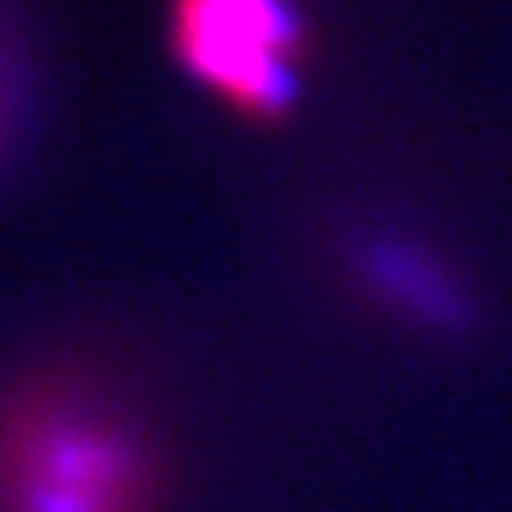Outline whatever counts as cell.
<instances>
[{"instance_id": "1", "label": "cell", "mask_w": 512, "mask_h": 512, "mask_svg": "<svg viewBox=\"0 0 512 512\" xmlns=\"http://www.w3.org/2000/svg\"><path fill=\"white\" fill-rule=\"evenodd\" d=\"M152 465L119 422L43 399L0 427V512H147Z\"/></svg>"}, {"instance_id": "2", "label": "cell", "mask_w": 512, "mask_h": 512, "mask_svg": "<svg viewBox=\"0 0 512 512\" xmlns=\"http://www.w3.org/2000/svg\"><path fill=\"white\" fill-rule=\"evenodd\" d=\"M185 72L242 114H280L299 91V24L285 0H176Z\"/></svg>"}]
</instances>
